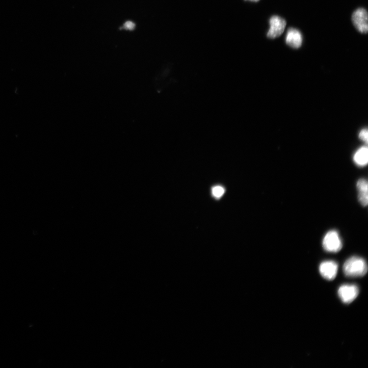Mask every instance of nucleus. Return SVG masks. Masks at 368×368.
Segmentation results:
<instances>
[{
    "mask_svg": "<svg viewBox=\"0 0 368 368\" xmlns=\"http://www.w3.org/2000/svg\"><path fill=\"white\" fill-rule=\"evenodd\" d=\"M343 271L348 277H362L368 272V266L363 258L353 256L348 259L344 264Z\"/></svg>",
    "mask_w": 368,
    "mask_h": 368,
    "instance_id": "obj_1",
    "label": "nucleus"
},
{
    "mask_svg": "<svg viewBox=\"0 0 368 368\" xmlns=\"http://www.w3.org/2000/svg\"><path fill=\"white\" fill-rule=\"evenodd\" d=\"M324 249L328 252L337 253L343 248V243L338 233L335 230L328 231L322 241Z\"/></svg>",
    "mask_w": 368,
    "mask_h": 368,
    "instance_id": "obj_2",
    "label": "nucleus"
},
{
    "mask_svg": "<svg viewBox=\"0 0 368 368\" xmlns=\"http://www.w3.org/2000/svg\"><path fill=\"white\" fill-rule=\"evenodd\" d=\"M359 294V288L353 285H344L338 288V295L343 303H352Z\"/></svg>",
    "mask_w": 368,
    "mask_h": 368,
    "instance_id": "obj_3",
    "label": "nucleus"
},
{
    "mask_svg": "<svg viewBox=\"0 0 368 368\" xmlns=\"http://www.w3.org/2000/svg\"><path fill=\"white\" fill-rule=\"evenodd\" d=\"M270 28L267 36L270 39H276L284 33L287 22L284 18L278 16H273L270 20Z\"/></svg>",
    "mask_w": 368,
    "mask_h": 368,
    "instance_id": "obj_4",
    "label": "nucleus"
},
{
    "mask_svg": "<svg viewBox=\"0 0 368 368\" xmlns=\"http://www.w3.org/2000/svg\"><path fill=\"white\" fill-rule=\"evenodd\" d=\"M353 23L358 32L367 33L368 32V16L366 9L358 8L353 14Z\"/></svg>",
    "mask_w": 368,
    "mask_h": 368,
    "instance_id": "obj_5",
    "label": "nucleus"
},
{
    "mask_svg": "<svg viewBox=\"0 0 368 368\" xmlns=\"http://www.w3.org/2000/svg\"><path fill=\"white\" fill-rule=\"evenodd\" d=\"M320 275L326 280L331 281L337 275L338 265L334 261H326L320 263L319 267Z\"/></svg>",
    "mask_w": 368,
    "mask_h": 368,
    "instance_id": "obj_6",
    "label": "nucleus"
},
{
    "mask_svg": "<svg viewBox=\"0 0 368 368\" xmlns=\"http://www.w3.org/2000/svg\"><path fill=\"white\" fill-rule=\"evenodd\" d=\"M303 35L301 32L294 28H290L286 37L287 44L292 48L298 49L303 44Z\"/></svg>",
    "mask_w": 368,
    "mask_h": 368,
    "instance_id": "obj_7",
    "label": "nucleus"
},
{
    "mask_svg": "<svg viewBox=\"0 0 368 368\" xmlns=\"http://www.w3.org/2000/svg\"><path fill=\"white\" fill-rule=\"evenodd\" d=\"M356 187L358 192V200L364 207L368 203V184L365 178H360L357 182Z\"/></svg>",
    "mask_w": 368,
    "mask_h": 368,
    "instance_id": "obj_8",
    "label": "nucleus"
},
{
    "mask_svg": "<svg viewBox=\"0 0 368 368\" xmlns=\"http://www.w3.org/2000/svg\"><path fill=\"white\" fill-rule=\"evenodd\" d=\"M353 161L360 167H364L367 165L368 152L367 147H362L356 151L353 156Z\"/></svg>",
    "mask_w": 368,
    "mask_h": 368,
    "instance_id": "obj_9",
    "label": "nucleus"
},
{
    "mask_svg": "<svg viewBox=\"0 0 368 368\" xmlns=\"http://www.w3.org/2000/svg\"><path fill=\"white\" fill-rule=\"evenodd\" d=\"M224 193V188L220 186H215L212 189V194L216 198H220Z\"/></svg>",
    "mask_w": 368,
    "mask_h": 368,
    "instance_id": "obj_10",
    "label": "nucleus"
},
{
    "mask_svg": "<svg viewBox=\"0 0 368 368\" xmlns=\"http://www.w3.org/2000/svg\"><path fill=\"white\" fill-rule=\"evenodd\" d=\"M359 137L362 140L364 141V142H366V143H368V130L366 129H364L361 130L359 134Z\"/></svg>",
    "mask_w": 368,
    "mask_h": 368,
    "instance_id": "obj_11",
    "label": "nucleus"
},
{
    "mask_svg": "<svg viewBox=\"0 0 368 368\" xmlns=\"http://www.w3.org/2000/svg\"><path fill=\"white\" fill-rule=\"evenodd\" d=\"M135 28V24L131 21H127L124 24V28L127 30L132 31Z\"/></svg>",
    "mask_w": 368,
    "mask_h": 368,
    "instance_id": "obj_12",
    "label": "nucleus"
},
{
    "mask_svg": "<svg viewBox=\"0 0 368 368\" xmlns=\"http://www.w3.org/2000/svg\"><path fill=\"white\" fill-rule=\"evenodd\" d=\"M247 1H252V2H258L259 1V0H247Z\"/></svg>",
    "mask_w": 368,
    "mask_h": 368,
    "instance_id": "obj_13",
    "label": "nucleus"
}]
</instances>
